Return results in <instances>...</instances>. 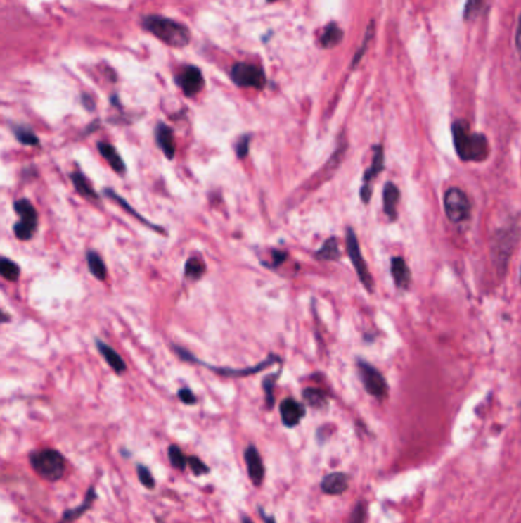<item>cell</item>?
Masks as SVG:
<instances>
[{
  "mask_svg": "<svg viewBox=\"0 0 521 523\" xmlns=\"http://www.w3.org/2000/svg\"><path fill=\"white\" fill-rule=\"evenodd\" d=\"M453 143L457 156L465 163H483L489 156V143L484 135L475 134L470 124L457 120L451 126Z\"/></svg>",
  "mask_w": 521,
  "mask_h": 523,
  "instance_id": "1",
  "label": "cell"
},
{
  "mask_svg": "<svg viewBox=\"0 0 521 523\" xmlns=\"http://www.w3.org/2000/svg\"><path fill=\"white\" fill-rule=\"evenodd\" d=\"M143 26L146 31L170 48H185L191 40V34L187 26L162 15L144 17Z\"/></svg>",
  "mask_w": 521,
  "mask_h": 523,
  "instance_id": "2",
  "label": "cell"
},
{
  "mask_svg": "<svg viewBox=\"0 0 521 523\" xmlns=\"http://www.w3.org/2000/svg\"><path fill=\"white\" fill-rule=\"evenodd\" d=\"M30 462L34 472L49 482L60 481L66 473V459L57 450H39L30 455Z\"/></svg>",
  "mask_w": 521,
  "mask_h": 523,
  "instance_id": "3",
  "label": "cell"
},
{
  "mask_svg": "<svg viewBox=\"0 0 521 523\" xmlns=\"http://www.w3.org/2000/svg\"><path fill=\"white\" fill-rule=\"evenodd\" d=\"M14 210L19 215V220L14 225V234L19 241H30L37 232L39 216L37 210L34 208L28 199H19L14 202Z\"/></svg>",
  "mask_w": 521,
  "mask_h": 523,
  "instance_id": "4",
  "label": "cell"
},
{
  "mask_svg": "<svg viewBox=\"0 0 521 523\" xmlns=\"http://www.w3.org/2000/svg\"><path fill=\"white\" fill-rule=\"evenodd\" d=\"M444 207L448 219L453 224H462L471 216V202L466 193L457 187L448 189L444 198Z\"/></svg>",
  "mask_w": 521,
  "mask_h": 523,
  "instance_id": "5",
  "label": "cell"
},
{
  "mask_svg": "<svg viewBox=\"0 0 521 523\" xmlns=\"http://www.w3.org/2000/svg\"><path fill=\"white\" fill-rule=\"evenodd\" d=\"M231 80L238 87L263 89L266 86V75L263 69L251 63H236L231 68Z\"/></svg>",
  "mask_w": 521,
  "mask_h": 523,
  "instance_id": "6",
  "label": "cell"
},
{
  "mask_svg": "<svg viewBox=\"0 0 521 523\" xmlns=\"http://www.w3.org/2000/svg\"><path fill=\"white\" fill-rule=\"evenodd\" d=\"M346 245H347V254L350 257L353 267H355V270L358 272V277H359L361 283H363L364 288L368 292H373V286H375L373 279H372V276H370L363 254H361L358 237H356L355 232H353L352 228H347V232H346Z\"/></svg>",
  "mask_w": 521,
  "mask_h": 523,
  "instance_id": "7",
  "label": "cell"
},
{
  "mask_svg": "<svg viewBox=\"0 0 521 523\" xmlns=\"http://www.w3.org/2000/svg\"><path fill=\"white\" fill-rule=\"evenodd\" d=\"M358 370L367 392L375 396L376 400H384L388 393V387L385 378L381 375V372L372 365H368L364 360H358Z\"/></svg>",
  "mask_w": 521,
  "mask_h": 523,
  "instance_id": "8",
  "label": "cell"
},
{
  "mask_svg": "<svg viewBox=\"0 0 521 523\" xmlns=\"http://www.w3.org/2000/svg\"><path fill=\"white\" fill-rule=\"evenodd\" d=\"M174 80H176V84L179 86V89L187 96L198 95L205 86V80H204V75H202V70L198 66H191V65L184 66Z\"/></svg>",
  "mask_w": 521,
  "mask_h": 523,
  "instance_id": "9",
  "label": "cell"
},
{
  "mask_svg": "<svg viewBox=\"0 0 521 523\" xmlns=\"http://www.w3.org/2000/svg\"><path fill=\"white\" fill-rule=\"evenodd\" d=\"M382 170H384V149L381 144H378L373 147L372 165H370L364 173L363 187H361V191H359V196L364 203L370 202V198H372V182Z\"/></svg>",
  "mask_w": 521,
  "mask_h": 523,
  "instance_id": "10",
  "label": "cell"
},
{
  "mask_svg": "<svg viewBox=\"0 0 521 523\" xmlns=\"http://www.w3.org/2000/svg\"><path fill=\"white\" fill-rule=\"evenodd\" d=\"M306 409L302 403H298L294 398H286L285 401H281L280 404V416H281V422H283L286 427H295L304 418Z\"/></svg>",
  "mask_w": 521,
  "mask_h": 523,
  "instance_id": "11",
  "label": "cell"
},
{
  "mask_svg": "<svg viewBox=\"0 0 521 523\" xmlns=\"http://www.w3.org/2000/svg\"><path fill=\"white\" fill-rule=\"evenodd\" d=\"M245 462H246V467H248V474H250L251 482L255 486H260L264 479V465H263V459L259 453V450L254 446H250L245 450Z\"/></svg>",
  "mask_w": 521,
  "mask_h": 523,
  "instance_id": "12",
  "label": "cell"
},
{
  "mask_svg": "<svg viewBox=\"0 0 521 523\" xmlns=\"http://www.w3.org/2000/svg\"><path fill=\"white\" fill-rule=\"evenodd\" d=\"M155 137L156 143L161 147L164 155L169 159H173L176 153V141L172 127L167 126L165 122H157V126L155 129Z\"/></svg>",
  "mask_w": 521,
  "mask_h": 523,
  "instance_id": "13",
  "label": "cell"
},
{
  "mask_svg": "<svg viewBox=\"0 0 521 523\" xmlns=\"http://www.w3.org/2000/svg\"><path fill=\"white\" fill-rule=\"evenodd\" d=\"M392 277L397 289L405 291L411 285V271L402 257H393L392 259Z\"/></svg>",
  "mask_w": 521,
  "mask_h": 523,
  "instance_id": "14",
  "label": "cell"
},
{
  "mask_svg": "<svg viewBox=\"0 0 521 523\" xmlns=\"http://www.w3.org/2000/svg\"><path fill=\"white\" fill-rule=\"evenodd\" d=\"M349 477L344 473H330L321 481V490L326 494L338 496L347 490Z\"/></svg>",
  "mask_w": 521,
  "mask_h": 523,
  "instance_id": "15",
  "label": "cell"
},
{
  "mask_svg": "<svg viewBox=\"0 0 521 523\" xmlns=\"http://www.w3.org/2000/svg\"><path fill=\"white\" fill-rule=\"evenodd\" d=\"M342 37H344V32L340 28V25L337 22H330V23L326 25L323 31L320 32L318 43H320L321 48L330 49V48H335L337 45H340V43L342 42Z\"/></svg>",
  "mask_w": 521,
  "mask_h": 523,
  "instance_id": "16",
  "label": "cell"
},
{
  "mask_svg": "<svg viewBox=\"0 0 521 523\" xmlns=\"http://www.w3.org/2000/svg\"><path fill=\"white\" fill-rule=\"evenodd\" d=\"M399 196H401L399 189H397L393 182H387L384 187L382 199H384V213L390 220L397 219V202H399Z\"/></svg>",
  "mask_w": 521,
  "mask_h": 523,
  "instance_id": "17",
  "label": "cell"
},
{
  "mask_svg": "<svg viewBox=\"0 0 521 523\" xmlns=\"http://www.w3.org/2000/svg\"><path fill=\"white\" fill-rule=\"evenodd\" d=\"M95 344H96V349H98V352L104 357L105 363H108V365L115 372H117V374H122V372L126 370V363H124V360L121 358L120 353L117 351H115L112 348V346L103 343L101 340H96Z\"/></svg>",
  "mask_w": 521,
  "mask_h": 523,
  "instance_id": "18",
  "label": "cell"
},
{
  "mask_svg": "<svg viewBox=\"0 0 521 523\" xmlns=\"http://www.w3.org/2000/svg\"><path fill=\"white\" fill-rule=\"evenodd\" d=\"M98 152L101 156L108 161V164L112 167V170L118 175H124L126 173V164L122 161V158L120 156L118 150L115 149L112 144L108 143H98Z\"/></svg>",
  "mask_w": 521,
  "mask_h": 523,
  "instance_id": "19",
  "label": "cell"
},
{
  "mask_svg": "<svg viewBox=\"0 0 521 523\" xmlns=\"http://www.w3.org/2000/svg\"><path fill=\"white\" fill-rule=\"evenodd\" d=\"M70 179H72L74 182V187L77 189V191L82 194V196L84 198H89V199H98V194L95 193L92 184L89 182V179L86 178V176L82 173V172H72V175H70Z\"/></svg>",
  "mask_w": 521,
  "mask_h": 523,
  "instance_id": "20",
  "label": "cell"
},
{
  "mask_svg": "<svg viewBox=\"0 0 521 523\" xmlns=\"http://www.w3.org/2000/svg\"><path fill=\"white\" fill-rule=\"evenodd\" d=\"M278 360L277 357H268L264 361H262L260 365L254 366V367H250V369H217V367H211L213 370H216L217 374H222V375H228V377H245V375H251V374H255V372L259 370H263L264 367L271 366L274 361Z\"/></svg>",
  "mask_w": 521,
  "mask_h": 523,
  "instance_id": "21",
  "label": "cell"
},
{
  "mask_svg": "<svg viewBox=\"0 0 521 523\" xmlns=\"http://www.w3.org/2000/svg\"><path fill=\"white\" fill-rule=\"evenodd\" d=\"M86 259H87V267H89L92 276L98 280H105V277H108V268H105L103 257L98 253L89 251L86 254Z\"/></svg>",
  "mask_w": 521,
  "mask_h": 523,
  "instance_id": "22",
  "label": "cell"
},
{
  "mask_svg": "<svg viewBox=\"0 0 521 523\" xmlns=\"http://www.w3.org/2000/svg\"><path fill=\"white\" fill-rule=\"evenodd\" d=\"M316 259L320 260H338L341 257V253H340V246H338V241L335 237H330L328 239V241L324 242V245L320 248V250L316 251Z\"/></svg>",
  "mask_w": 521,
  "mask_h": 523,
  "instance_id": "23",
  "label": "cell"
},
{
  "mask_svg": "<svg viewBox=\"0 0 521 523\" xmlns=\"http://www.w3.org/2000/svg\"><path fill=\"white\" fill-rule=\"evenodd\" d=\"M205 271L207 267L200 257H190L187 263H185V277L190 280H199L204 276Z\"/></svg>",
  "mask_w": 521,
  "mask_h": 523,
  "instance_id": "24",
  "label": "cell"
},
{
  "mask_svg": "<svg viewBox=\"0 0 521 523\" xmlns=\"http://www.w3.org/2000/svg\"><path fill=\"white\" fill-rule=\"evenodd\" d=\"M104 193H105V194H108V196H109V198H112V199H115V201H117V203H120V206H121V207H124V208H126V210H127V211L130 213V215H131V216H135V218H136L138 220H141V222H143V224H146V225H147L148 228L155 229V232H161V233H164V229H162L161 227H155V225H153L152 222H148V220H147V219H144L143 216H141V215H139V213H138V211H136L135 208H131V207L129 206V203L126 202V199H122L121 196H118V194H117V193H115L113 190L105 189V190H104Z\"/></svg>",
  "mask_w": 521,
  "mask_h": 523,
  "instance_id": "25",
  "label": "cell"
},
{
  "mask_svg": "<svg viewBox=\"0 0 521 523\" xmlns=\"http://www.w3.org/2000/svg\"><path fill=\"white\" fill-rule=\"evenodd\" d=\"M488 0H466L465 8H463V19L474 20L477 17L482 15V13L487 10Z\"/></svg>",
  "mask_w": 521,
  "mask_h": 523,
  "instance_id": "26",
  "label": "cell"
},
{
  "mask_svg": "<svg viewBox=\"0 0 521 523\" xmlns=\"http://www.w3.org/2000/svg\"><path fill=\"white\" fill-rule=\"evenodd\" d=\"M95 498H96L95 490L91 489L89 493H87L86 502L82 505V507H78V508H75V510H67V511L65 512L63 520H61L60 523H70L72 520H77L79 516H83V514H84L87 510H89V507L92 505V502H94Z\"/></svg>",
  "mask_w": 521,
  "mask_h": 523,
  "instance_id": "27",
  "label": "cell"
},
{
  "mask_svg": "<svg viewBox=\"0 0 521 523\" xmlns=\"http://www.w3.org/2000/svg\"><path fill=\"white\" fill-rule=\"evenodd\" d=\"M306 403L314 409H323L328 404V396L320 389H306L303 392Z\"/></svg>",
  "mask_w": 521,
  "mask_h": 523,
  "instance_id": "28",
  "label": "cell"
},
{
  "mask_svg": "<svg viewBox=\"0 0 521 523\" xmlns=\"http://www.w3.org/2000/svg\"><path fill=\"white\" fill-rule=\"evenodd\" d=\"M13 132H14L17 141H19V143L23 144V146H39V143H40L39 137L35 135L30 127L13 126Z\"/></svg>",
  "mask_w": 521,
  "mask_h": 523,
  "instance_id": "29",
  "label": "cell"
},
{
  "mask_svg": "<svg viewBox=\"0 0 521 523\" xmlns=\"http://www.w3.org/2000/svg\"><path fill=\"white\" fill-rule=\"evenodd\" d=\"M373 37H375V22L372 20V22H370V23H368V26H367V31H366V35H364L363 45H361V46H359V49H358V52H356V54H355V57H353V61H352V68H355V66H356V65L359 63V61H361V58H363V57H364V54H366V52H367V49H368L370 42H372V40H373Z\"/></svg>",
  "mask_w": 521,
  "mask_h": 523,
  "instance_id": "30",
  "label": "cell"
},
{
  "mask_svg": "<svg viewBox=\"0 0 521 523\" xmlns=\"http://www.w3.org/2000/svg\"><path fill=\"white\" fill-rule=\"evenodd\" d=\"M0 272H2L4 279L10 280V282H15L17 279H19L20 276V268L19 265H17L15 262L6 259V257H4L2 260H0Z\"/></svg>",
  "mask_w": 521,
  "mask_h": 523,
  "instance_id": "31",
  "label": "cell"
},
{
  "mask_svg": "<svg viewBox=\"0 0 521 523\" xmlns=\"http://www.w3.org/2000/svg\"><path fill=\"white\" fill-rule=\"evenodd\" d=\"M169 460L170 464L178 470H184L188 467V458L184 455V451L178 446L169 447Z\"/></svg>",
  "mask_w": 521,
  "mask_h": 523,
  "instance_id": "32",
  "label": "cell"
},
{
  "mask_svg": "<svg viewBox=\"0 0 521 523\" xmlns=\"http://www.w3.org/2000/svg\"><path fill=\"white\" fill-rule=\"evenodd\" d=\"M136 473H138V477H139V482L143 484L146 489H148V490L155 489V485H156L155 477H153L152 472H150V470L146 465L138 464L136 465Z\"/></svg>",
  "mask_w": 521,
  "mask_h": 523,
  "instance_id": "33",
  "label": "cell"
},
{
  "mask_svg": "<svg viewBox=\"0 0 521 523\" xmlns=\"http://www.w3.org/2000/svg\"><path fill=\"white\" fill-rule=\"evenodd\" d=\"M278 375L280 374L277 372V374L269 375V377L264 378V381H263L264 395H266V405L269 407V409H272V405H274V386H276V381H277Z\"/></svg>",
  "mask_w": 521,
  "mask_h": 523,
  "instance_id": "34",
  "label": "cell"
},
{
  "mask_svg": "<svg viewBox=\"0 0 521 523\" xmlns=\"http://www.w3.org/2000/svg\"><path fill=\"white\" fill-rule=\"evenodd\" d=\"M250 143H251V137L250 135H243L238 138V141L236 143V153H237V158H246L248 156V152H250Z\"/></svg>",
  "mask_w": 521,
  "mask_h": 523,
  "instance_id": "35",
  "label": "cell"
},
{
  "mask_svg": "<svg viewBox=\"0 0 521 523\" xmlns=\"http://www.w3.org/2000/svg\"><path fill=\"white\" fill-rule=\"evenodd\" d=\"M367 519V508L364 502H359L356 505V508L353 510L352 516L349 519V523H366Z\"/></svg>",
  "mask_w": 521,
  "mask_h": 523,
  "instance_id": "36",
  "label": "cell"
},
{
  "mask_svg": "<svg viewBox=\"0 0 521 523\" xmlns=\"http://www.w3.org/2000/svg\"><path fill=\"white\" fill-rule=\"evenodd\" d=\"M188 467L191 468V472L196 476L205 474V473L210 472V468L204 462H202V460L198 456H190L188 458Z\"/></svg>",
  "mask_w": 521,
  "mask_h": 523,
  "instance_id": "37",
  "label": "cell"
},
{
  "mask_svg": "<svg viewBox=\"0 0 521 523\" xmlns=\"http://www.w3.org/2000/svg\"><path fill=\"white\" fill-rule=\"evenodd\" d=\"M178 396H179V400H181V401H182L184 404H188V405L196 404V401H198L196 395H194V393L191 392V390H190L188 387H184V389H181V390H179V392H178Z\"/></svg>",
  "mask_w": 521,
  "mask_h": 523,
  "instance_id": "38",
  "label": "cell"
},
{
  "mask_svg": "<svg viewBox=\"0 0 521 523\" xmlns=\"http://www.w3.org/2000/svg\"><path fill=\"white\" fill-rule=\"evenodd\" d=\"M515 48L521 58V14L518 17V25H517V32H515Z\"/></svg>",
  "mask_w": 521,
  "mask_h": 523,
  "instance_id": "39",
  "label": "cell"
},
{
  "mask_svg": "<svg viewBox=\"0 0 521 523\" xmlns=\"http://www.w3.org/2000/svg\"><path fill=\"white\" fill-rule=\"evenodd\" d=\"M272 256H274V262H276V265L283 263V260L288 257L286 253H280V251H272Z\"/></svg>",
  "mask_w": 521,
  "mask_h": 523,
  "instance_id": "40",
  "label": "cell"
},
{
  "mask_svg": "<svg viewBox=\"0 0 521 523\" xmlns=\"http://www.w3.org/2000/svg\"><path fill=\"white\" fill-rule=\"evenodd\" d=\"M264 523H276V519H274L272 516H269V517L264 516Z\"/></svg>",
  "mask_w": 521,
  "mask_h": 523,
  "instance_id": "41",
  "label": "cell"
},
{
  "mask_svg": "<svg viewBox=\"0 0 521 523\" xmlns=\"http://www.w3.org/2000/svg\"><path fill=\"white\" fill-rule=\"evenodd\" d=\"M242 523H254L250 517H242Z\"/></svg>",
  "mask_w": 521,
  "mask_h": 523,
  "instance_id": "42",
  "label": "cell"
},
{
  "mask_svg": "<svg viewBox=\"0 0 521 523\" xmlns=\"http://www.w3.org/2000/svg\"><path fill=\"white\" fill-rule=\"evenodd\" d=\"M268 4H274V2H278V0H266Z\"/></svg>",
  "mask_w": 521,
  "mask_h": 523,
  "instance_id": "43",
  "label": "cell"
}]
</instances>
